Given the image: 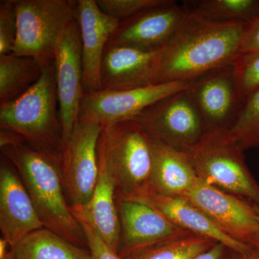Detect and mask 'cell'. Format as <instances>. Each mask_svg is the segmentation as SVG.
I'll list each match as a JSON object with an SVG mask.
<instances>
[{
    "instance_id": "6da1fadb",
    "label": "cell",
    "mask_w": 259,
    "mask_h": 259,
    "mask_svg": "<svg viewBox=\"0 0 259 259\" xmlns=\"http://www.w3.org/2000/svg\"><path fill=\"white\" fill-rule=\"evenodd\" d=\"M247 25L209 21L185 8L182 22L163 49L155 84L192 82L233 66L241 54Z\"/></svg>"
},
{
    "instance_id": "7a4b0ae2",
    "label": "cell",
    "mask_w": 259,
    "mask_h": 259,
    "mask_svg": "<svg viewBox=\"0 0 259 259\" xmlns=\"http://www.w3.org/2000/svg\"><path fill=\"white\" fill-rule=\"evenodd\" d=\"M1 151L21 176L46 228L66 241L88 248L82 227L65 197L62 155L38 151L25 141L1 147Z\"/></svg>"
},
{
    "instance_id": "3957f363",
    "label": "cell",
    "mask_w": 259,
    "mask_h": 259,
    "mask_svg": "<svg viewBox=\"0 0 259 259\" xmlns=\"http://www.w3.org/2000/svg\"><path fill=\"white\" fill-rule=\"evenodd\" d=\"M0 127L21 136L38 151L62 155L54 61L44 66L40 79L16 100L0 104Z\"/></svg>"
},
{
    "instance_id": "277c9868",
    "label": "cell",
    "mask_w": 259,
    "mask_h": 259,
    "mask_svg": "<svg viewBox=\"0 0 259 259\" xmlns=\"http://www.w3.org/2000/svg\"><path fill=\"white\" fill-rule=\"evenodd\" d=\"M97 153L115 181L117 199H136L149 192L153 168L151 137L135 121L102 128Z\"/></svg>"
},
{
    "instance_id": "5b68a950",
    "label": "cell",
    "mask_w": 259,
    "mask_h": 259,
    "mask_svg": "<svg viewBox=\"0 0 259 259\" xmlns=\"http://www.w3.org/2000/svg\"><path fill=\"white\" fill-rule=\"evenodd\" d=\"M182 151L201 180L259 207V183L228 131H206L197 144Z\"/></svg>"
},
{
    "instance_id": "8992f818",
    "label": "cell",
    "mask_w": 259,
    "mask_h": 259,
    "mask_svg": "<svg viewBox=\"0 0 259 259\" xmlns=\"http://www.w3.org/2000/svg\"><path fill=\"white\" fill-rule=\"evenodd\" d=\"M76 1L16 0V41L13 54L35 59L44 66L54 61L66 29L76 20Z\"/></svg>"
},
{
    "instance_id": "52a82bcc",
    "label": "cell",
    "mask_w": 259,
    "mask_h": 259,
    "mask_svg": "<svg viewBox=\"0 0 259 259\" xmlns=\"http://www.w3.org/2000/svg\"><path fill=\"white\" fill-rule=\"evenodd\" d=\"M102 131L96 121L79 117L64 145L61 170L70 207L83 205L93 195L99 176L97 145Z\"/></svg>"
},
{
    "instance_id": "ba28073f",
    "label": "cell",
    "mask_w": 259,
    "mask_h": 259,
    "mask_svg": "<svg viewBox=\"0 0 259 259\" xmlns=\"http://www.w3.org/2000/svg\"><path fill=\"white\" fill-rule=\"evenodd\" d=\"M133 121L151 137L180 150L197 144L205 133L187 90L162 99Z\"/></svg>"
},
{
    "instance_id": "9c48e42d",
    "label": "cell",
    "mask_w": 259,
    "mask_h": 259,
    "mask_svg": "<svg viewBox=\"0 0 259 259\" xmlns=\"http://www.w3.org/2000/svg\"><path fill=\"white\" fill-rule=\"evenodd\" d=\"M192 82L172 81L127 90H100L83 95L79 117L96 121L102 128L134 120L148 107L173 94L188 90Z\"/></svg>"
},
{
    "instance_id": "30bf717a",
    "label": "cell",
    "mask_w": 259,
    "mask_h": 259,
    "mask_svg": "<svg viewBox=\"0 0 259 259\" xmlns=\"http://www.w3.org/2000/svg\"><path fill=\"white\" fill-rule=\"evenodd\" d=\"M185 197L233 239L248 245L256 233L258 207L249 201L220 190L199 178Z\"/></svg>"
},
{
    "instance_id": "8fae6325",
    "label": "cell",
    "mask_w": 259,
    "mask_h": 259,
    "mask_svg": "<svg viewBox=\"0 0 259 259\" xmlns=\"http://www.w3.org/2000/svg\"><path fill=\"white\" fill-rule=\"evenodd\" d=\"M54 65L64 146L79 119L83 97L81 37L76 20L66 29L59 42Z\"/></svg>"
},
{
    "instance_id": "7c38bea8",
    "label": "cell",
    "mask_w": 259,
    "mask_h": 259,
    "mask_svg": "<svg viewBox=\"0 0 259 259\" xmlns=\"http://www.w3.org/2000/svg\"><path fill=\"white\" fill-rule=\"evenodd\" d=\"M187 92L201 116L205 132L228 131L243 103L233 65L194 81Z\"/></svg>"
},
{
    "instance_id": "4fadbf2b",
    "label": "cell",
    "mask_w": 259,
    "mask_h": 259,
    "mask_svg": "<svg viewBox=\"0 0 259 259\" xmlns=\"http://www.w3.org/2000/svg\"><path fill=\"white\" fill-rule=\"evenodd\" d=\"M163 49L148 50L107 44L102 58L101 90H134L155 84Z\"/></svg>"
},
{
    "instance_id": "5bb4252c",
    "label": "cell",
    "mask_w": 259,
    "mask_h": 259,
    "mask_svg": "<svg viewBox=\"0 0 259 259\" xmlns=\"http://www.w3.org/2000/svg\"><path fill=\"white\" fill-rule=\"evenodd\" d=\"M75 16L81 32L83 95H88L102 90L104 52L121 22L105 14L97 0L76 1Z\"/></svg>"
},
{
    "instance_id": "9a60e30c",
    "label": "cell",
    "mask_w": 259,
    "mask_h": 259,
    "mask_svg": "<svg viewBox=\"0 0 259 259\" xmlns=\"http://www.w3.org/2000/svg\"><path fill=\"white\" fill-rule=\"evenodd\" d=\"M121 227V258L145 247L190 232L175 226L161 212L136 199H117Z\"/></svg>"
},
{
    "instance_id": "2e32d148",
    "label": "cell",
    "mask_w": 259,
    "mask_h": 259,
    "mask_svg": "<svg viewBox=\"0 0 259 259\" xmlns=\"http://www.w3.org/2000/svg\"><path fill=\"white\" fill-rule=\"evenodd\" d=\"M46 228L18 174L2 159L0 229L11 248L32 232Z\"/></svg>"
},
{
    "instance_id": "e0dca14e",
    "label": "cell",
    "mask_w": 259,
    "mask_h": 259,
    "mask_svg": "<svg viewBox=\"0 0 259 259\" xmlns=\"http://www.w3.org/2000/svg\"><path fill=\"white\" fill-rule=\"evenodd\" d=\"M185 13L171 1L168 4L146 10L121 22L108 44L125 45L155 50L166 47Z\"/></svg>"
},
{
    "instance_id": "ac0fdd59",
    "label": "cell",
    "mask_w": 259,
    "mask_h": 259,
    "mask_svg": "<svg viewBox=\"0 0 259 259\" xmlns=\"http://www.w3.org/2000/svg\"><path fill=\"white\" fill-rule=\"evenodd\" d=\"M98 155L99 176L93 195L87 203L71 207L79 222L88 223L102 241L118 253L121 227L117 207L115 181L103 158Z\"/></svg>"
},
{
    "instance_id": "d6986e66",
    "label": "cell",
    "mask_w": 259,
    "mask_h": 259,
    "mask_svg": "<svg viewBox=\"0 0 259 259\" xmlns=\"http://www.w3.org/2000/svg\"><path fill=\"white\" fill-rule=\"evenodd\" d=\"M136 200L141 201L158 209L179 228L223 243L232 251L248 253L253 250L250 245L236 241L223 233L200 209L186 197L148 194Z\"/></svg>"
},
{
    "instance_id": "ffe728a7",
    "label": "cell",
    "mask_w": 259,
    "mask_h": 259,
    "mask_svg": "<svg viewBox=\"0 0 259 259\" xmlns=\"http://www.w3.org/2000/svg\"><path fill=\"white\" fill-rule=\"evenodd\" d=\"M150 137L153 168L148 194L185 197L199 177L185 151Z\"/></svg>"
},
{
    "instance_id": "44dd1931",
    "label": "cell",
    "mask_w": 259,
    "mask_h": 259,
    "mask_svg": "<svg viewBox=\"0 0 259 259\" xmlns=\"http://www.w3.org/2000/svg\"><path fill=\"white\" fill-rule=\"evenodd\" d=\"M11 251L15 259H92L89 248L66 241L47 228L30 233Z\"/></svg>"
},
{
    "instance_id": "7402d4cb",
    "label": "cell",
    "mask_w": 259,
    "mask_h": 259,
    "mask_svg": "<svg viewBox=\"0 0 259 259\" xmlns=\"http://www.w3.org/2000/svg\"><path fill=\"white\" fill-rule=\"evenodd\" d=\"M42 68L32 58L13 54L0 56V104L26 93L40 79Z\"/></svg>"
},
{
    "instance_id": "603a6c76",
    "label": "cell",
    "mask_w": 259,
    "mask_h": 259,
    "mask_svg": "<svg viewBox=\"0 0 259 259\" xmlns=\"http://www.w3.org/2000/svg\"><path fill=\"white\" fill-rule=\"evenodd\" d=\"M218 242L187 233L132 252L122 259H194Z\"/></svg>"
},
{
    "instance_id": "cb8c5ba5",
    "label": "cell",
    "mask_w": 259,
    "mask_h": 259,
    "mask_svg": "<svg viewBox=\"0 0 259 259\" xmlns=\"http://www.w3.org/2000/svg\"><path fill=\"white\" fill-rule=\"evenodd\" d=\"M190 5L186 9L216 23H249L259 13V0H200Z\"/></svg>"
},
{
    "instance_id": "d4e9b609",
    "label": "cell",
    "mask_w": 259,
    "mask_h": 259,
    "mask_svg": "<svg viewBox=\"0 0 259 259\" xmlns=\"http://www.w3.org/2000/svg\"><path fill=\"white\" fill-rule=\"evenodd\" d=\"M228 133L243 151L259 148V88L245 99Z\"/></svg>"
},
{
    "instance_id": "484cf974",
    "label": "cell",
    "mask_w": 259,
    "mask_h": 259,
    "mask_svg": "<svg viewBox=\"0 0 259 259\" xmlns=\"http://www.w3.org/2000/svg\"><path fill=\"white\" fill-rule=\"evenodd\" d=\"M170 0H97L105 14L119 21L136 16L146 10L168 4Z\"/></svg>"
},
{
    "instance_id": "4316f807",
    "label": "cell",
    "mask_w": 259,
    "mask_h": 259,
    "mask_svg": "<svg viewBox=\"0 0 259 259\" xmlns=\"http://www.w3.org/2000/svg\"><path fill=\"white\" fill-rule=\"evenodd\" d=\"M233 67L240 96L243 102L259 88V52L240 54Z\"/></svg>"
},
{
    "instance_id": "83f0119b",
    "label": "cell",
    "mask_w": 259,
    "mask_h": 259,
    "mask_svg": "<svg viewBox=\"0 0 259 259\" xmlns=\"http://www.w3.org/2000/svg\"><path fill=\"white\" fill-rule=\"evenodd\" d=\"M16 0L0 2V56L13 54L16 41Z\"/></svg>"
},
{
    "instance_id": "f1b7e54d",
    "label": "cell",
    "mask_w": 259,
    "mask_h": 259,
    "mask_svg": "<svg viewBox=\"0 0 259 259\" xmlns=\"http://www.w3.org/2000/svg\"><path fill=\"white\" fill-rule=\"evenodd\" d=\"M86 236L92 259H122L112 250L88 223L79 222Z\"/></svg>"
},
{
    "instance_id": "f546056e",
    "label": "cell",
    "mask_w": 259,
    "mask_h": 259,
    "mask_svg": "<svg viewBox=\"0 0 259 259\" xmlns=\"http://www.w3.org/2000/svg\"><path fill=\"white\" fill-rule=\"evenodd\" d=\"M259 52V13L247 25L243 37L241 54Z\"/></svg>"
},
{
    "instance_id": "4dcf8cb0",
    "label": "cell",
    "mask_w": 259,
    "mask_h": 259,
    "mask_svg": "<svg viewBox=\"0 0 259 259\" xmlns=\"http://www.w3.org/2000/svg\"><path fill=\"white\" fill-rule=\"evenodd\" d=\"M231 253L232 250L226 245L218 243L194 259H228Z\"/></svg>"
},
{
    "instance_id": "1f68e13d",
    "label": "cell",
    "mask_w": 259,
    "mask_h": 259,
    "mask_svg": "<svg viewBox=\"0 0 259 259\" xmlns=\"http://www.w3.org/2000/svg\"><path fill=\"white\" fill-rule=\"evenodd\" d=\"M228 259H259V253L255 250L248 253H239L232 251Z\"/></svg>"
},
{
    "instance_id": "d6a6232c",
    "label": "cell",
    "mask_w": 259,
    "mask_h": 259,
    "mask_svg": "<svg viewBox=\"0 0 259 259\" xmlns=\"http://www.w3.org/2000/svg\"><path fill=\"white\" fill-rule=\"evenodd\" d=\"M258 227L257 229L256 233H255L254 236L250 240L248 245L255 250V251L258 252L259 253V207H258Z\"/></svg>"
},
{
    "instance_id": "836d02e7",
    "label": "cell",
    "mask_w": 259,
    "mask_h": 259,
    "mask_svg": "<svg viewBox=\"0 0 259 259\" xmlns=\"http://www.w3.org/2000/svg\"><path fill=\"white\" fill-rule=\"evenodd\" d=\"M2 259H15L14 257H13V253H12L11 250H10V252L9 253H8V255H6V256L4 257V258Z\"/></svg>"
},
{
    "instance_id": "e575fe53",
    "label": "cell",
    "mask_w": 259,
    "mask_h": 259,
    "mask_svg": "<svg viewBox=\"0 0 259 259\" xmlns=\"http://www.w3.org/2000/svg\"><path fill=\"white\" fill-rule=\"evenodd\" d=\"M258 149H259V148H258Z\"/></svg>"
}]
</instances>
